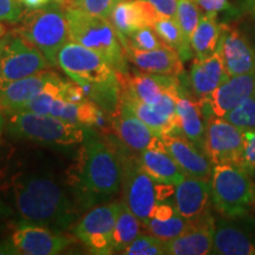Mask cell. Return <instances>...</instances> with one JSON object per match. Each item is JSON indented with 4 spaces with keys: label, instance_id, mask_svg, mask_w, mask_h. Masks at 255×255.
<instances>
[{
    "label": "cell",
    "instance_id": "cell-29",
    "mask_svg": "<svg viewBox=\"0 0 255 255\" xmlns=\"http://www.w3.org/2000/svg\"><path fill=\"white\" fill-rule=\"evenodd\" d=\"M152 27L167 45L177 51L183 62L193 58L194 52L190 41L183 34L176 19L158 14Z\"/></svg>",
    "mask_w": 255,
    "mask_h": 255
},
{
    "label": "cell",
    "instance_id": "cell-50",
    "mask_svg": "<svg viewBox=\"0 0 255 255\" xmlns=\"http://www.w3.org/2000/svg\"><path fill=\"white\" fill-rule=\"evenodd\" d=\"M77 1V0H63V4H65V2H75Z\"/></svg>",
    "mask_w": 255,
    "mask_h": 255
},
{
    "label": "cell",
    "instance_id": "cell-39",
    "mask_svg": "<svg viewBox=\"0 0 255 255\" xmlns=\"http://www.w3.org/2000/svg\"><path fill=\"white\" fill-rule=\"evenodd\" d=\"M24 14V5L19 0H0V21L19 23Z\"/></svg>",
    "mask_w": 255,
    "mask_h": 255
},
{
    "label": "cell",
    "instance_id": "cell-48",
    "mask_svg": "<svg viewBox=\"0 0 255 255\" xmlns=\"http://www.w3.org/2000/svg\"><path fill=\"white\" fill-rule=\"evenodd\" d=\"M2 128H4V113H2L1 108H0V137H1Z\"/></svg>",
    "mask_w": 255,
    "mask_h": 255
},
{
    "label": "cell",
    "instance_id": "cell-3",
    "mask_svg": "<svg viewBox=\"0 0 255 255\" xmlns=\"http://www.w3.org/2000/svg\"><path fill=\"white\" fill-rule=\"evenodd\" d=\"M122 178V161L116 152L103 141L90 136L83 148L78 184L88 202L113 197L119 193Z\"/></svg>",
    "mask_w": 255,
    "mask_h": 255
},
{
    "label": "cell",
    "instance_id": "cell-35",
    "mask_svg": "<svg viewBox=\"0 0 255 255\" xmlns=\"http://www.w3.org/2000/svg\"><path fill=\"white\" fill-rule=\"evenodd\" d=\"M126 255H162L165 254V241L155 235L139 234L122 252Z\"/></svg>",
    "mask_w": 255,
    "mask_h": 255
},
{
    "label": "cell",
    "instance_id": "cell-9",
    "mask_svg": "<svg viewBox=\"0 0 255 255\" xmlns=\"http://www.w3.org/2000/svg\"><path fill=\"white\" fill-rule=\"evenodd\" d=\"M45 56L33 44L15 33L7 36L0 71V90L9 83L30 77L49 68Z\"/></svg>",
    "mask_w": 255,
    "mask_h": 255
},
{
    "label": "cell",
    "instance_id": "cell-51",
    "mask_svg": "<svg viewBox=\"0 0 255 255\" xmlns=\"http://www.w3.org/2000/svg\"><path fill=\"white\" fill-rule=\"evenodd\" d=\"M53 1H57V2H60V4H63V0H53Z\"/></svg>",
    "mask_w": 255,
    "mask_h": 255
},
{
    "label": "cell",
    "instance_id": "cell-21",
    "mask_svg": "<svg viewBox=\"0 0 255 255\" xmlns=\"http://www.w3.org/2000/svg\"><path fill=\"white\" fill-rule=\"evenodd\" d=\"M215 219L212 214L193 220V223L180 237L165 241V254L207 255L212 254Z\"/></svg>",
    "mask_w": 255,
    "mask_h": 255
},
{
    "label": "cell",
    "instance_id": "cell-6",
    "mask_svg": "<svg viewBox=\"0 0 255 255\" xmlns=\"http://www.w3.org/2000/svg\"><path fill=\"white\" fill-rule=\"evenodd\" d=\"M210 186L213 205L222 216L241 218L255 210V181L238 165H213Z\"/></svg>",
    "mask_w": 255,
    "mask_h": 255
},
{
    "label": "cell",
    "instance_id": "cell-30",
    "mask_svg": "<svg viewBox=\"0 0 255 255\" xmlns=\"http://www.w3.org/2000/svg\"><path fill=\"white\" fill-rule=\"evenodd\" d=\"M141 221L124 202L120 203L114 231V253L122 252L141 234Z\"/></svg>",
    "mask_w": 255,
    "mask_h": 255
},
{
    "label": "cell",
    "instance_id": "cell-1",
    "mask_svg": "<svg viewBox=\"0 0 255 255\" xmlns=\"http://www.w3.org/2000/svg\"><path fill=\"white\" fill-rule=\"evenodd\" d=\"M15 207L27 223L62 232L75 220V213L63 187L47 175L30 174L13 184Z\"/></svg>",
    "mask_w": 255,
    "mask_h": 255
},
{
    "label": "cell",
    "instance_id": "cell-42",
    "mask_svg": "<svg viewBox=\"0 0 255 255\" xmlns=\"http://www.w3.org/2000/svg\"><path fill=\"white\" fill-rule=\"evenodd\" d=\"M206 13H216L229 7V0H193Z\"/></svg>",
    "mask_w": 255,
    "mask_h": 255
},
{
    "label": "cell",
    "instance_id": "cell-49",
    "mask_svg": "<svg viewBox=\"0 0 255 255\" xmlns=\"http://www.w3.org/2000/svg\"><path fill=\"white\" fill-rule=\"evenodd\" d=\"M5 33H6V28H5L4 25L0 23V39H1V38L5 36Z\"/></svg>",
    "mask_w": 255,
    "mask_h": 255
},
{
    "label": "cell",
    "instance_id": "cell-41",
    "mask_svg": "<svg viewBox=\"0 0 255 255\" xmlns=\"http://www.w3.org/2000/svg\"><path fill=\"white\" fill-rule=\"evenodd\" d=\"M152 5L159 15L165 17H176L177 11V0H145Z\"/></svg>",
    "mask_w": 255,
    "mask_h": 255
},
{
    "label": "cell",
    "instance_id": "cell-26",
    "mask_svg": "<svg viewBox=\"0 0 255 255\" xmlns=\"http://www.w3.org/2000/svg\"><path fill=\"white\" fill-rule=\"evenodd\" d=\"M138 162L156 182L176 186L186 177L182 169L165 149H146L139 152Z\"/></svg>",
    "mask_w": 255,
    "mask_h": 255
},
{
    "label": "cell",
    "instance_id": "cell-40",
    "mask_svg": "<svg viewBox=\"0 0 255 255\" xmlns=\"http://www.w3.org/2000/svg\"><path fill=\"white\" fill-rule=\"evenodd\" d=\"M59 97L66 102H71V103H82V102L89 100L81 85L75 82L65 81H63L60 85Z\"/></svg>",
    "mask_w": 255,
    "mask_h": 255
},
{
    "label": "cell",
    "instance_id": "cell-16",
    "mask_svg": "<svg viewBox=\"0 0 255 255\" xmlns=\"http://www.w3.org/2000/svg\"><path fill=\"white\" fill-rule=\"evenodd\" d=\"M120 96H127L149 105L157 104L169 90L180 88L177 76L149 72H117Z\"/></svg>",
    "mask_w": 255,
    "mask_h": 255
},
{
    "label": "cell",
    "instance_id": "cell-23",
    "mask_svg": "<svg viewBox=\"0 0 255 255\" xmlns=\"http://www.w3.org/2000/svg\"><path fill=\"white\" fill-rule=\"evenodd\" d=\"M127 59L143 72L156 75L178 76L183 73V60L177 51L164 44L162 47L149 51L136 49L126 50Z\"/></svg>",
    "mask_w": 255,
    "mask_h": 255
},
{
    "label": "cell",
    "instance_id": "cell-4",
    "mask_svg": "<svg viewBox=\"0 0 255 255\" xmlns=\"http://www.w3.org/2000/svg\"><path fill=\"white\" fill-rule=\"evenodd\" d=\"M63 6L70 39L100 53L116 72H127L126 50L109 19L92 15L70 2Z\"/></svg>",
    "mask_w": 255,
    "mask_h": 255
},
{
    "label": "cell",
    "instance_id": "cell-24",
    "mask_svg": "<svg viewBox=\"0 0 255 255\" xmlns=\"http://www.w3.org/2000/svg\"><path fill=\"white\" fill-rule=\"evenodd\" d=\"M229 75L226 70L221 52L218 51L208 58L194 59L189 72V85L197 101L205 100L219 88Z\"/></svg>",
    "mask_w": 255,
    "mask_h": 255
},
{
    "label": "cell",
    "instance_id": "cell-13",
    "mask_svg": "<svg viewBox=\"0 0 255 255\" xmlns=\"http://www.w3.org/2000/svg\"><path fill=\"white\" fill-rule=\"evenodd\" d=\"M246 216L215 219L212 254L255 255V231L250 226L252 219L245 226Z\"/></svg>",
    "mask_w": 255,
    "mask_h": 255
},
{
    "label": "cell",
    "instance_id": "cell-33",
    "mask_svg": "<svg viewBox=\"0 0 255 255\" xmlns=\"http://www.w3.org/2000/svg\"><path fill=\"white\" fill-rule=\"evenodd\" d=\"M202 15H201L200 7L193 0H177V11L175 19L177 20L183 34L189 41Z\"/></svg>",
    "mask_w": 255,
    "mask_h": 255
},
{
    "label": "cell",
    "instance_id": "cell-19",
    "mask_svg": "<svg viewBox=\"0 0 255 255\" xmlns=\"http://www.w3.org/2000/svg\"><path fill=\"white\" fill-rule=\"evenodd\" d=\"M161 138L165 150L182 169L186 176L210 180L213 171L212 162L193 142L178 133H167Z\"/></svg>",
    "mask_w": 255,
    "mask_h": 255
},
{
    "label": "cell",
    "instance_id": "cell-20",
    "mask_svg": "<svg viewBox=\"0 0 255 255\" xmlns=\"http://www.w3.org/2000/svg\"><path fill=\"white\" fill-rule=\"evenodd\" d=\"M157 17V11L145 0H122L115 7L109 20L126 50L128 38L139 28L152 27Z\"/></svg>",
    "mask_w": 255,
    "mask_h": 255
},
{
    "label": "cell",
    "instance_id": "cell-7",
    "mask_svg": "<svg viewBox=\"0 0 255 255\" xmlns=\"http://www.w3.org/2000/svg\"><path fill=\"white\" fill-rule=\"evenodd\" d=\"M8 132L14 138L50 145H73L85 141V127L50 115L19 111L9 115Z\"/></svg>",
    "mask_w": 255,
    "mask_h": 255
},
{
    "label": "cell",
    "instance_id": "cell-45",
    "mask_svg": "<svg viewBox=\"0 0 255 255\" xmlns=\"http://www.w3.org/2000/svg\"><path fill=\"white\" fill-rule=\"evenodd\" d=\"M0 254H18L12 241H6L4 244H0Z\"/></svg>",
    "mask_w": 255,
    "mask_h": 255
},
{
    "label": "cell",
    "instance_id": "cell-47",
    "mask_svg": "<svg viewBox=\"0 0 255 255\" xmlns=\"http://www.w3.org/2000/svg\"><path fill=\"white\" fill-rule=\"evenodd\" d=\"M7 41V36L0 39V71H1V63H2V55H4V49Z\"/></svg>",
    "mask_w": 255,
    "mask_h": 255
},
{
    "label": "cell",
    "instance_id": "cell-10",
    "mask_svg": "<svg viewBox=\"0 0 255 255\" xmlns=\"http://www.w3.org/2000/svg\"><path fill=\"white\" fill-rule=\"evenodd\" d=\"M119 209L120 203L95 207L83 216L73 228L76 238L81 240L92 254L114 253V231Z\"/></svg>",
    "mask_w": 255,
    "mask_h": 255
},
{
    "label": "cell",
    "instance_id": "cell-5",
    "mask_svg": "<svg viewBox=\"0 0 255 255\" xmlns=\"http://www.w3.org/2000/svg\"><path fill=\"white\" fill-rule=\"evenodd\" d=\"M14 33L33 44L51 66L57 65L60 49L71 40L63 4L52 0L44 7L25 11Z\"/></svg>",
    "mask_w": 255,
    "mask_h": 255
},
{
    "label": "cell",
    "instance_id": "cell-32",
    "mask_svg": "<svg viewBox=\"0 0 255 255\" xmlns=\"http://www.w3.org/2000/svg\"><path fill=\"white\" fill-rule=\"evenodd\" d=\"M63 79L57 77L50 81L45 85V88L41 90L39 94L34 96L28 103L21 109V111H27V113L39 114V115H50V110L52 108L53 102L59 98L60 85H62Z\"/></svg>",
    "mask_w": 255,
    "mask_h": 255
},
{
    "label": "cell",
    "instance_id": "cell-12",
    "mask_svg": "<svg viewBox=\"0 0 255 255\" xmlns=\"http://www.w3.org/2000/svg\"><path fill=\"white\" fill-rule=\"evenodd\" d=\"M255 95V71L231 76L199 103L207 120L210 116L223 117L247 98Z\"/></svg>",
    "mask_w": 255,
    "mask_h": 255
},
{
    "label": "cell",
    "instance_id": "cell-34",
    "mask_svg": "<svg viewBox=\"0 0 255 255\" xmlns=\"http://www.w3.org/2000/svg\"><path fill=\"white\" fill-rule=\"evenodd\" d=\"M241 130H255V95L247 98L223 117Z\"/></svg>",
    "mask_w": 255,
    "mask_h": 255
},
{
    "label": "cell",
    "instance_id": "cell-27",
    "mask_svg": "<svg viewBox=\"0 0 255 255\" xmlns=\"http://www.w3.org/2000/svg\"><path fill=\"white\" fill-rule=\"evenodd\" d=\"M222 34V24L216 13H205L191 36L190 44L195 59L208 58L218 51Z\"/></svg>",
    "mask_w": 255,
    "mask_h": 255
},
{
    "label": "cell",
    "instance_id": "cell-44",
    "mask_svg": "<svg viewBox=\"0 0 255 255\" xmlns=\"http://www.w3.org/2000/svg\"><path fill=\"white\" fill-rule=\"evenodd\" d=\"M21 4L24 5V7H26L27 9H36V8H40L46 6L47 4H50L52 0H19Z\"/></svg>",
    "mask_w": 255,
    "mask_h": 255
},
{
    "label": "cell",
    "instance_id": "cell-31",
    "mask_svg": "<svg viewBox=\"0 0 255 255\" xmlns=\"http://www.w3.org/2000/svg\"><path fill=\"white\" fill-rule=\"evenodd\" d=\"M193 220H187L176 213L174 216L167 220H157L150 218L144 225V228L150 233L161 239V240L169 241L180 237L188 228L190 227Z\"/></svg>",
    "mask_w": 255,
    "mask_h": 255
},
{
    "label": "cell",
    "instance_id": "cell-11",
    "mask_svg": "<svg viewBox=\"0 0 255 255\" xmlns=\"http://www.w3.org/2000/svg\"><path fill=\"white\" fill-rule=\"evenodd\" d=\"M245 131L221 117L207 121L203 152L213 165H237L244 150Z\"/></svg>",
    "mask_w": 255,
    "mask_h": 255
},
{
    "label": "cell",
    "instance_id": "cell-14",
    "mask_svg": "<svg viewBox=\"0 0 255 255\" xmlns=\"http://www.w3.org/2000/svg\"><path fill=\"white\" fill-rule=\"evenodd\" d=\"M113 129L127 148L141 152L146 149H165L162 138L152 132L124 102L119 100L111 114Z\"/></svg>",
    "mask_w": 255,
    "mask_h": 255
},
{
    "label": "cell",
    "instance_id": "cell-36",
    "mask_svg": "<svg viewBox=\"0 0 255 255\" xmlns=\"http://www.w3.org/2000/svg\"><path fill=\"white\" fill-rule=\"evenodd\" d=\"M164 44V41L156 33L154 27L146 26L133 32L131 36L128 38V46L126 50L136 49L141 51H149L162 47Z\"/></svg>",
    "mask_w": 255,
    "mask_h": 255
},
{
    "label": "cell",
    "instance_id": "cell-18",
    "mask_svg": "<svg viewBox=\"0 0 255 255\" xmlns=\"http://www.w3.org/2000/svg\"><path fill=\"white\" fill-rule=\"evenodd\" d=\"M212 203L210 180L186 176L175 186V208L184 219L197 220L210 214Z\"/></svg>",
    "mask_w": 255,
    "mask_h": 255
},
{
    "label": "cell",
    "instance_id": "cell-37",
    "mask_svg": "<svg viewBox=\"0 0 255 255\" xmlns=\"http://www.w3.org/2000/svg\"><path fill=\"white\" fill-rule=\"evenodd\" d=\"M122 0H77V1L70 2V4L76 5L77 7L92 15L110 19V15L115 7Z\"/></svg>",
    "mask_w": 255,
    "mask_h": 255
},
{
    "label": "cell",
    "instance_id": "cell-17",
    "mask_svg": "<svg viewBox=\"0 0 255 255\" xmlns=\"http://www.w3.org/2000/svg\"><path fill=\"white\" fill-rule=\"evenodd\" d=\"M219 50L229 77L255 71V47L239 28L222 24Z\"/></svg>",
    "mask_w": 255,
    "mask_h": 255
},
{
    "label": "cell",
    "instance_id": "cell-52",
    "mask_svg": "<svg viewBox=\"0 0 255 255\" xmlns=\"http://www.w3.org/2000/svg\"><path fill=\"white\" fill-rule=\"evenodd\" d=\"M252 177H253V178H254V181H255V171H254V174L252 175Z\"/></svg>",
    "mask_w": 255,
    "mask_h": 255
},
{
    "label": "cell",
    "instance_id": "cell-22",
    "mask_svg": "<svg viewBox=\"0 0 255 255\" xmlns=\"http://www.w3.org/2000/svg\"><path fill=\"white\" fill-rule=\"evenodd\" d=\"M58 75L52 71H41L30 77L14 81L0 90V108L2 113L13 115L19 113L34 96Z\"/></svg>",
    "mask_w": 255,
    "mask_h": 255
},
{
    "label": "cell",
    "instance_id": "cell-25",
    "mask_svg": "<svg viewBox=\"0 0 255 255\" xmlns=\"http://www.w3.org/2000/svg\"><path fill=\"white\" fill-rule=\"evenodd\" d=\"M207 121L199 101H191L181 92L176 101V133L186 137L202 151Z\"/></svg>",
    "mask_w": 255,
    "mask_h": 255
},
{
    "label": "cell",
    "instance_id": "cell-8",
    "mask_svg": "<svg viewBox=\"0 0 255 255\" xmlns=\"http://www.w3.org/2000/svg\"><path fill=\"white\" fill-rule=\"evenodd\" d=\"M122 165L123 202L144 226L151 218L156 205L169 200V196L174 195L175 188L173 184L156 182L143 170L138 158L126 156L122 159Z\"/></svg>",
    "mask_w": 255,
    "mask_h": 255
},
{
    "label": "cell",
    "instance_id": "cell-43",
    "mask_svg": "<svg viewBox=\"0 0 255 255\" xmlns=\"http://www.w3.org/2000/svg\"><path fill=\"white\" fill-rule=\"evenodd\" d=\"M234 13L244 14L255 19V0H237Z\"/></svg>",
    "mask_w": 255,
    "mask_h": 255
},
{
    "label": "cell",
    "instance_id": "cell-28",
    "mask_svg": "<svg viewBox=\"0 0 255 255\" xmlns=\"http://www.w3.org/2000/svg\"><path fill=\"white\" fill-rule=\"evenodd\" d=\"M120 101L126 103L133 111V114L143 121L155 132L156 135L162 137L167 133H176L177 126L175 121H171L161 115L151 105L127 96H120Z\"/></svg>",
    "mask_w": 255,
    "mask_h": 255
},
{
    "label": "cell",
    "instance_id": "cell-15",
    "mask_svg": "<svg viewBox=\"0 0 255 255\" xmlns=\"http://www.w3.org/2000/svg\"><path fill=\"white\" fill-rule=\"evenodd\" d=\"M18 254L56 255L68 248L73 241L71 237L43 226L25 223L19 226L11 237Z\"/></svg>",
    "mask_w": 255,
    "mask_h": 255
},
{
    "label": "cell",
    "instance_id": "cell-38",
    "mask_svg": "<svg viewBox=\"0 0 255 255\" xmlns=\"http://www.w3.org/2000/svg\"><path fill=\"white\" fill-rule=\"evenodd\" d=\"M238 167L244 169L246 173L253 175L255 171V130L245 131L244 150L239 158Z\"/></svg>",
    "mask_w": 255,
    "mask_h": 255
},
{
    "label": "cell",
    "instance_id": "cell-2",
    "mask_svg": "<svg viewBox=\"0 0 255 255\" xmlns=\"http://www.w3.org/2000/svg\"><path fill=\"white\" fill-rule=\"evenodd\" d=\"M57 65L77 83L91 101H107L116 108L120 100L117 72L104 57L70 40L57 56Z\"/></svg>",
    "mask_w": 255,
    "mask_h": 255
},
{
    "label": "cell",
    "instance_id": "cell-46",
    "mask_svg": "<svg viewBox=\"0 0 255 255\" xmlns=\"http://www.w3.org/2000/svg\"><path fill=\"white\" fill-rule=\"evenodd\" d=\"M11 214H12L11 209H9L5 203L0 200V222H1L2 220L7 219L8 216H11Z\"/></svg>",
    "mask_w": 255,
    "mask_h": 255
}]
</instances>
